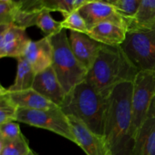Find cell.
<instances>
[{"mask_svg":"<svg viewBox=\"0 0 155 155\" xmlns=\"http://www.w3.org/2000/svg\"><path fill=\"white\" fill-rule=\"evenodd\" d=\"M133 82L117 86L107 97L103 137L113 155H133Z\"/></svg>","mask_w":155,"mask_h":155,"instance_id":"6da1fadb","label":"cell"},{"mask_svg":"<svg viewBox=\"0 0 155 155\" xmlns=\"http://www.w3.org/2000/svg\"><path fill=\"white\" fill-rule=\"evenodd\" d=\"M138 74L120 46L103 45L86 80L97 92L107 98L113 89L125 82H133Z\"/></svg>","mask_w":155,"mask_h":155,"instance_id":"7a4b0ae2","label":"cell"},{"mask_svg":"<svg viewBox=\"0 0 155 155\" xmlns=\"http://www.w3.org/2000/svg\"><path fill=\"white\" fill-rule=\"evenodd\" d=\"M107 104V98L84 80L67 94L60 107L67 116L74 117L94 133L103 136Z\"/></svg>","mask_w":155,"mask_h":155,"instance_id":"3957f363","label":"cell"},{"mask_svg":"<svg viewBox=\"0 0 155 155\" xmlns=\"http://www.w3.org/2000/svg\"><path fill=\"white\" fill-rule=\"evenodd\" d=\"M53 47L52 68L66 94L76 86L83 82L88 71L79 62L73 53L67 36L63 29L51 36Z\"/></svg>","mask_w":155,"mask_h":155,"instance_id":"277c9868","label":"cell"},{"mask_svg":"<svg viewBox=\"0 0 155 155\" xmlns=\"http://www.w3.org/2000/svg\"><path fill=\"white\" fill-rule=\"evenodd\" d=\"M120 47L138 72H155V30L128 31Z\"/></svg>","mask_w":155,"mask_h":155,"instance_id":"5b68a950","label":"cell"},{"mask_svg":"<svg viewBox=\"0 0 155 155\" xmlns=\"http://www.w3.org/2000/svg\"><path fill=\"white\" fill-rule=\"evenodd\" d=\"M17 121L53 132L77 144L69 119L60 107L47 110L19 109Z\"/></svg>","mask_w":155,"mask_h":155,"instance_id":"8992f818","label":"cell"},{"mask_svg":"<svg viewBox=\"0 0 155 155\" xmlns=\"http://www.w3.org/2000/svg\"><path fill=\"white\" fill-rule=\"evenodd\" d=\"M155 96V72H138L133 82L132 93L131 135L136 138L138 131L146 118L151 102Z\"/></svg>","mask_w":155,"mask_h":155,"instance_id":"52a82bcc","label":"cell"},{"mask_svg":"<svg viewBox=\"0 0 155 155\" xmlns=\"http://www.w3.org/2000/svg\"><path fill=\"white\" fill-rule=\"evenodd\" d=\"M79 12L84 19L89 30L104 22L114 23L128 30L127 21L117 13L107 1L88 0L86 4L79 9Z\"/></svg>","mask_w":155,"mask_h":155,"instance_id":"ba28073f","label":"cell"},{"mask_svg":"<svg viewBox=\"0 0 155 155\" xmlns=\"http://www.w3.org/2000/svg\"><path fill=\"white\" fill-rule=\"evenodd\" d=\"M0 58L23 57L31 41L26 29L14 24L0 25Z\"/></svg>","mask_w":155,"mask_h":155,"instance_id":"9c48e42d","label":"cell"},{"mask_svg":"<svg viewBox=\"0 0 155 155\" xmlns=\"http://www.w3.org/2000/svg\"><path fill=\"white\" fill-rule=\"evenodd\" d=\"M79 147L86 155H113L104 138L95 134L88 129L81 121L68 116Z\"/></svg>","mask_w":155,"mask_h":155,"instance_id":"30bf717a","label":"cell"},{"mask_svg":"<svg viewBox=\"0 0 155 155\" xmlns=\"http://www.w3.org/2000/svg\"><path fill=\"white\" fill-rule=\"evenodd\" d=\"M70 46L80 64L89 71L96 60L102 44L91 38L86 33L70 31Z\"/></svg>","mask_w":155,"mask_h":155,"instance_id":"8fae6325","label":"cell"},{"mask_svg":"<svg viewBox=\"0 0 155 155\" xmlns=\"http://www.w3.org/2000/svg\"><path fill=\"white\" fill-rule=\"evenodd\" d=\"M32 89L58 107L61 105L67 95L52 67L36 74Z\"/></svg>","mask_w":155,"mask_h":155,"instance_id":"7c38bea8","label":"cell"},{"mask_svg":"<svg viewBox=\"0 0 155 155\" xmlns=\"http://www.w3.org/2000/svg\"><path fill=\"white\" fill-rule=\"evenodd\" d=\"M24 57L36 74L52 66L53 47L51 36H44L39 40L30 41Z\"/></svg>","mask_w":155,"mask_h":155,"instance_id":"4fadbf2b","label":"cell"},{"mask_svg":"<svg viewBox=\"0 0 155 155\" xmlns=\"http://www.w3.org/2000/svg\"><path fill=\"white\" fill-rule=\"evenodd\" d=\"M133 155H155V96L135 138Z\"/></svg>","mask_w":155,"mask_h":155,"instance_id":"5bb4252c","label":"cell"},{"mask_svg":"<svg viewBox=\"0 0 155 155\" xmlns=\"http://www.w3.org/2000/svg\"><path fill=\"white\" fill-rule=\"evenodd\" d=\"M127 33L128 30L123 26L112 22H104L91 28L86 34L103 45L120 46L127 38Z\"/></svg>","mask_w":155,"mask_h":155,"instance_id":"9a60e30c","label":"cell"},{"mask_svg":"<svg viewBox=\"0 0 155 155\" xmlns=\"http://www.w3.org/2000/svg\"><path fill=\"white\" fill-rule=\"evenodd\" d=\"M8 95L19 109L27 110H47L58 107L57 105L38 93L34 89H30L21 92H10Z\"/></svg>","mask_w":155,"mask_h":155,"instance_id":"2e32d148","label":"cell"},{"mask_svg":"<svg viewBox=\"0 0 155 155\" xmlns=\"http://www.w3.org/2000/svg\"><path fill=\"white\" fill-rule=\"evenodd\" d=\"M130 30H155V0H141L137 13L128 24Z\"/></svg>","mask_w":155,"mask_h":155,"instance_id":"e0dca14e","label":"cell"},{"mask_svg":"<svg viewBox=\"0 0 155 155\" xmlns=\"http://www.w3.org/2000/svg\"><path fill=\"white\" fill-rule=\"evenodd\" d=\"M17 60L18 65L15 81L12 86L8 88V90L10 92H21L32 89L36 74L24 56Z\"/></svg>","mask_w":155,"mask_h":155,"instance_id":"ac0fdd59","label":"cell"},{"mask_svg":"<svg viewBox=\"0 0 155 155\" xmlns=\"http://www.w3.org/2000/svg\"><path fill=\"white\" fill-rule=\"evenodd\" d=\"M19 107L10 98L8 89H0V124L17 121Z\"/></svg>","mask_w":155,"mask_h":155,"instance_id":"d6986e66","label":"cell"},{"mask_svg":"<svg viewBox=\"0 0 155 155\" xmlns=\"http://www.w3.org/2000/svg\"><path fill=\"white\" fill-rule=\"evenodd\" d=\"M88 0H42L43 8L49 12H58L64 18L79 10Z\"/></svg>","mask_w":155,"mask_h":155,"instance_id":"ffe728a7","label":"cell"},{"mask_svg":"<svg viewBox=\"0 0 155 155\" xmlns=\"http://www.w3.org/2000/svg\"><path fill=\"white\" fill-rule=\"evenodd\" d=\"M35 26L42 30L45 36H52L63 30L61 21H55L51 15V12L45 8L39 13Z\"/></svg>","mask_w":155,"mask_h":155,"instance_id":"44dd1931","label":"cell"},{"mask_svg":"<svg viewBox=\"0 0 155 155\" xmlns=\"http://www.w3.org/2000/svg\"><path fill=\"white\" fill-rule=\"evenodd\" d=\"M31 150L24 135L14 140L0 139V155H27Z\"/></svg>","mask_w":155,"mask_h":155,"instance_id":"7402d4cb","label":"cell"},{"mask_svg":"<svg viewBox=\"0 0 155 155\" xmlns=\"http://www.w3.org/2000/svg\"><path fill=\"white\" fill-rule=\"evenodd\" d=\"M107 2L129 24L137 13L141 0H107Z\"/></svg>","mask_w":155,"mask_h":155,"instance_id":"603a6c76","label":"cell"},{"mask_svg":"<svg viewBox=\"0 0 155 155\" xmlns=\"http://www.w3.org/2000/svg\"><path fill=\"white\" fill-rule=\"evenodd\" d=\"M21 7V1L0 0V25L14 24Z\"/></svg>","mask_w":155,"mask_h":155,"instance_id":"cb8c5ba5","label":"cell"},{"mask_svg":"<svg viewBox=\"0 0 155 155\" xmlns=\"http://www.w3.org/2000/svg\"><path fill=\"white\" fill-rule=\"evenodd\" d=\"M61 25L63 29L69 30L70 31H75L83 33H87L89 31L87 25L79 12V10L67 15L64 21H61Z\"/></svg>","mask_w":155,"mask_h":155,"instance_id":"d4e9b609","label":"cell"},{"mask_svg":"<svg viewBox=\"0 0 155 155\" xmlns=\"http://www.w3.org/2000/svg\"><path fill=\"white\" fill-rule=\"evenodd\" d=\"M19 124L15 122H8L0 124V139L10 141L16 139L22 136Z\"/></svg>","mask_w":155,"mask_h":155,"instance_id":"484cf974","label":"cell"},{"mask_svg":"<svg viewBox=\"0 0 155 155\" xmlns=\"http://www.w3.org/2000/svg\"><path fill=\"white\" fill-rule=\"evenodd\" d=\"M27 155H36V154H35V153L34 152H33V151H32V150H31V151H30V152H29L28 153V154H27Z\"/></svg>","mask_w":155,"mask_h":155,"instance_id":"4316f807","label":"cell"}]
</instances>
